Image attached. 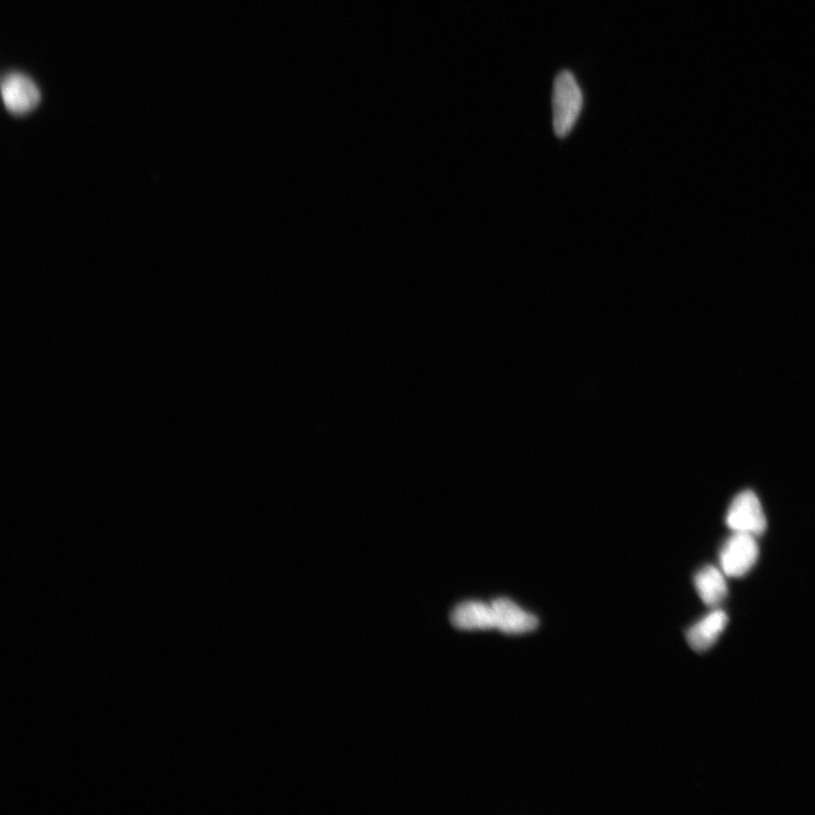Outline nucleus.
<instances>
[{"instance_id": "1", "label": "nucleus", "mask_w": 815, "mask_h": 815, "mask_svg": "<svg viewBox=\"0 0 815 815\" xmlns=\"http://www.w3.org/2000/svg\"><path fill=\"white\" fill-rule=\"evenodd\" d=\"M582 92L570 72L556 77L553 93V122L557 136H568L576 125L582 109Z\"/></svg>"}, {"instance_id": "2", "label": "nucleus", "mask_w": 815, "mask_h": 815, "mask_svg": "<svg viewBox=\"0 0 815 815\" xmlns=\"http://www.w3.org/2000/svg\"><path fill=\"white\" fill-rule=\"evenodd\" d=\"M757 536L734 533L720 552V568L729 578H741L756 565L759 557Z\"/></svg>"}, {"instance_id": "3", "label": "nucleus", "mask_w": 815, "mask_h": 815, "mask_svg": "<svg viewBox=\"0 0 815 815\" xmlns=\"http://www.w3.org/2000/svg\"><path fill=\"white\" fill-rule=\"evenodd\" d=\"M727 526L733 533L759 536L765 533L767 520L756 494L745 491L737 495L727 512Z\"/></svg>"}, {"instance_id": "4", "label": "nucleus", "mask_w": 815, "mask_h": 815, "mask_svg": "<svg viewBox=\"0 0 815 815\" xmlns=\"http://www.w3.org/2000/svg\"><path fill=\"white\" fill-rule=\"evenodd\" d=\"M2 94L6 108L16 115L30 113L41 100L36 83L20 73L7 74L4 77Z\"/></svg>"}, {"instance_id": "5", "label": "nucleus", "mask_w": 815, "mask_h": 815, "mask_svg": "<svg viewBox=\"0 0 815 815\" xmlns=\"http://www.w3.org/2000/svg\"><path fill=\"white\" fill-rule=\"evenodd\" d=\"M494 608L496 630L510 636H520L535 631L539 621L508 598H497L491 603Z\"/></svg>"}, {"instance_id": "6", "label": "nucleus", "mask_w": 815, "mask_h": 815, "mask_svg": "<svg viewBox=\"0 0 815 815\" xmlns=\"http://www.w3.org/2000/svg\"><path fill=\"white\" fill-rule=\"evenodd\" d=\"M451 621L460 630L496 629L495 613L492 604L467 602L454 609Z\"/></svg>"}, {"instance_id": "7", "label": "nucleus", "mask_w": 815, "mask_h": 815, "mask_svg": "<svg viewBox=\"0 0 815 815\" xmlns=\"http://www.w3.org/2000/svg\"><path fill=\"white\" fill-rule=\"evenodd\" d=\"M727 623L728 616L722 609L710 613L705 619L692 626L688 634H686L689 645L698 652L709 650L722 636Z\"/></svg>"}, {"instance_id": "8", "label": "nucleus", "mask_w": 815, "mask_h": 815, "mask_svg": "<svg viewBox=\"0 0 815 815\" xmlns=\"http://www.w3.org/2000/svg\"><path fill=\"white\" fill-rule=\"evenodd\" d=\"M694 585L702 602L709 607H718L727 597L725 573L715 566L701 569L694 578Z\"/></svg>"}]
</instances>
